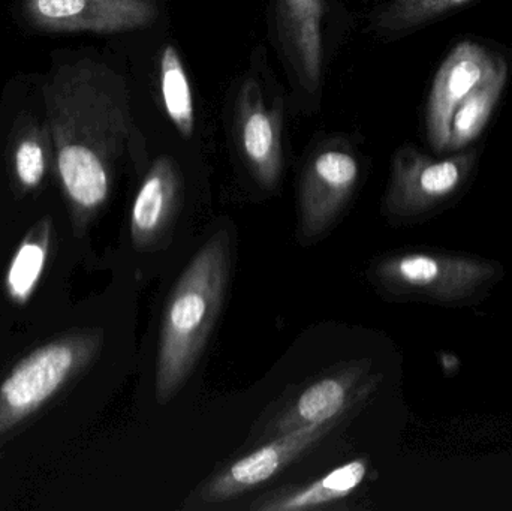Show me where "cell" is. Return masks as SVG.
I'll use <instances>...</instances> for the list:
<instances>
[{
    "instance_id": "6",
    "label": "cell",
    "mask_w": 512,
    "mask_h": 511,
    "mask_svg": "<svg viewBox=\"0 0 512 511\" xmlns=\"http://www.w3.org/2000/svg\"><path fill=\"white\" fill-rule=\"evenodd\" d=\"M475 161V150L438 159L412 146L400 147L391 164L384 212L411 218L441 206L465 185Z\"/></svg>"
},
{
    "instance_id": "3",
    "label": "cell",
    "mask_w": 512,
    "mask_h": 511,
    "mask_svg": "<svg viewBox=\"0 0 512 511\" xmlns=\"http://www.w3.org/2000/svg\"><path fill=\"white\" fill-rule=\"evenodd\" d=\"M104 345L101 329L54 339L21 359L0 383V437L14 431L80 377Z\"/></svg>"
},
{
    "instance_id": "7",
    "label": "cell",
    "mask_w": 512,
    "mask_h": 511,
    "mask_svg": "<svg viewBox=\"0 0 512 511\" xmlns=\"http://www.w3.org/2000/svg\"><path fill=\"white\" fill-rule=\"evenodd\" d=\"M492 270L478 263L408 252L382 258L372 269L376 284L394 294L454 300L477 290Z\"/></svg>"
},
{
    "instance_id": "4",
    "label": "cell",
    "mask_w": 512,
    "mask_h": 511,
    "mask_svg": "<svg viewBox=\"0 0 512 511\" xmlns=\"http://www.w3.org/2000/svg\"><path fill=\"white\" fill-rule=\"evenodd\" d=\"M366 359L339 363L315 380L297 387L259 425L258 440L267 441L337 417L352 416L375 392L381 375Z\"/></svg>"
},
{
    "instance_id": "16",
    "label": "cell",
    "mask_w": 512,
    "mask_h": 511,
    "mask_svg": "<svg viewBox=\"0 0 512 511\" xmlns=\"http://www.w3.org/2000/svg\"><path fill=\"white\" fill-rule=\"evenodd\" d=\"M53 243V221L50 216L39 219L18 245L5 275V290L17 306L29 303L44 275Z\"/></svg>"
},
{
    "instance_id": "17",
    "label": "cell",
    "mask_w": 512,
    "mask_h": 511,
    "mask_svg": "<svg viewBox=\"0 0 512 511\" xmlns=\"http://www.w3.org/2000/svg\"><path fill=\"white\" fill-rule=\"evenodd\" d=\"M53 158V144L47 126L29 122L15 135L11 152V173L21 194L38 191Z\"/></svg>"
},
{
    "instance_id": "13",
    "label": "cell",
    "mask_w": 512,
    "mask_h": 511,
    "mask_svg": "<svg viewBox=\"0 0 512 511\" xmlns=\"http://www.w3.org/2000/svg\"><path fill=\"white\" fill-rule=\"evenodd\" d=\"M280 33L304 86L316 90L322 74L324 0H276Z\"/></svg>"
},
{
    "instance_id": "8",
    "label": "cell",
    "mask_w": 512,
    "mask_h": 511,
    "mask_svg": "<svg viewBox=\"0 0 512 511\" xmlns=\"http://www.w3.org/2000/svg\"><path fill=\"white\" fill-rule=\"evenodd\" d=\"M358 177L360 165L348 150L331 147L310 159L298 191L301 242H315L333 227L352 197Z\"/></svg>"
},
{
    "instance_id": "19",
    "label": "cell",
    "mask_w": 512,
    "mask_h": 511,
    "mask_svg": "<svg viewBox=\"0 0 512 511\" xmlns=\"http://www.w3.org/2000/svg\"><path fill=\"white\" fill-rule=\"evenodd\" d=\"M477 0H390L376 15L381 32L405 33L420 29Z\"/></svg>"
},
{
    "instance_id": "11",
    "label": "cell",
    "mask_w": 512,
    "mask_h": 511,
    "mask_svg": "<svg viewBox=\"0 0 512 511\" xmlns=\"http://www.w3.org/2000/svg\"><path fill=\"white\" fill-rule=\"evenodd\" d=\"M239 131L243 155L256 182L273 189L283 170L282 111L265 105L255 80L246 81L240 90Z\"/></svg>"
},
{
    "instance_id": "14",
    "label": "cell",
    "mask_w": 512,
    "mask_h": 511,
    "mask_svg": "<svg viewBox=\"0 0 512 511\" xmlns=\"http://www.w3.org/2000/svg\"><path fill=\"white\" fill-rule=\"evenodd\" d=\"M369 473V462L366 458L354 459L321 479L313 480L306 485L288 486L279 491L262 495L251 506L255 511H303L322 509L345 500L354 494Z\"/></svg>"
},
{
    "instance_id": "1",
    "label": "cell",
    "mask_w": 512,
    "mask_h": 511,
    "mask_svg": "<svg viewBox=\"0 0 512 511\" xmlns=\"http://www.w3.org/2000/svg\"><path fill=\"white\" fill-rule=\"evenodd\" d=\"M44 95L54 167L80 236L110 200L134 132L128 86L110 66L80 60L60 66Z\"/></svg>"
},
{
    "instance_id": "2",
    "label": "cell",
    "mask_w": 512,
    "mask_h": 511,
    "mask_svg": "<svg viewBox=\"0 0 512 511\" xmlns=\"http://www.w3.org/2000/svg\"><path fill=\"white\" fill-rule=\"evenodd\" d=\"M233 237L219 230L192 257L165 305L156 357V401L176 398L200 362L227 297Z\"/></svg>"
},
{
    "instance_id": "9",
    "label": "cell",
    "mask_w": 512,
    "mask_h": 511,
    "mask_svg": "<svg viewBox=\"0 0 512 511\" xmlns=\"http://www.w3.org/2000/svg\"><path fill=\"white\" fill-rule=\"evenodd\" d=\"M33 26L47 32L117 33L149 27L156 0H24Z\"/></svg>"
},
{
    "instance_id": "12",
    "label": "cell",
    "mask_w": 512,
    "mask_h": 511,
    "mask_svg": "<svg viewBox=\"0 0 512 511\" xmlns=\"http://www.w3.org/2000/svg\"><path fill=\"white\" fill-rule=\"evenodd\" d=\"M180 191L182 179L176 162L170 156H159L150 165L132 204L129 228L137 251H152L170 234Z\"/></svg>"
},
{
    "instance_id": "18",
    "label": "cell",
    "mask_w": 512,
    "mask_h": 511,
    "mask_svg": "<svg viewBox=\"0 0 512 511\" xmlns=\"http://www.w3.org/2000/svg\"><path fill=\"white\" fill-rule=\"evenodd\" d=\"M159 74L165 111L179 134L191 138L195 129L194 98L182 57L174 45H165L162 50Z\"/></svg>"
},
{
    "instance_id": "15",
    "label": "cell",
    "mask_w": 512,
    "mask_h": 511,
    "mask_svg": "<svg viewBox=\"0 0 512 511\" xmlns=\"http://www.w3.org/2000/svg\"><path fill=\"white\" fill-rule=\"evenodd\" d=\"M508 80V63L498 56L495 65L460 102L451 119L447 150L459 152L471 146L489 123Z\"/></svg>"
},
{
    "instance_id": "5",
    "label": "cell",
    "mask_w": 512,
    "mask_h": 511,
    "mask_svg": "<svg viewBox=\"0 0 512 511\" xmlns=\"http://www.w3.org/2000/svg\"><path fill=\"white\" fill-rule=\"evenodd\" d=\"M351 416L337 417L322 425L307 426L289 434L262 441L254 452L225 465L186 501V507H209L248 494L274 479L280 471L306 455Z\"/></svg>"
},
{
    "instance_id": "10",
    "label": "cell",
    "mask_w": 512,
    "mask_h": 511,
    "mask_svg": "<svg viewBox=\"0 0 512 511\" xmlns=\"http://www.w3.org/2000/svg\"><path fill=\"white\" fill-rule=\"evenodd\" d=\"M498 54L472 39L457 42L436 72L426 107L427 140L436 152H447L451 119L460 102L481 83Z\"/></svg>"
}]
</instances>
